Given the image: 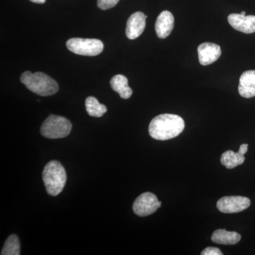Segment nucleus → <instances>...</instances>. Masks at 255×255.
<instances>
[{
  "instance_id": "obj_1",
  "label": "nucleus",
  "mask_w": 255,
  "mask_h": 255,
  "mask_svg": "<svg viewBox=\"0 0 255 255\" xmlns=\"http://www.w3.org/2000/svg\"><path fill=\"white\" fill-rule=\"evenodd\" d=\"M185 123L175 114H160L151 121L149 134L157 140H167L177 137L184 130Z\"/></svg>"
},
{
  "instance_id": "obj_2",
  "label": "nucleus",
  "mask_w": 255,
  "mask_h": 255,
  "mask_svg": "<svg viewBox=\"0 0 255 255\" xmlns=\"http://www.w3.org/2000/svg\"><path fill=\"white\" fill-rule=\"evenodd\" d=\"M20 80L30 91L42 97L55 95L59 90L58 83L46 74L40 72L35 73L24 72Z\"/></svg>"
},
{
  "instance_id": "obj_3",
  "label": "nucleus",
  "mask_w": 255,
  "mask_h": 255,
  "mask_svg": "<svg viewBox=\"0 0 255 255\" xmlns=\"http://www.w3.org/2000/svg\"><path fill=\"white\" fill-rule=\"evenodd\" d=\"M43 181L48 194H60L67 182L66 172L61 163L55 160L48 162L43 171Z\"/></svg>"
},
{
  "instance_id": "obj_4",
  "label": "nucleus",
  "mask_w": 255,
  "mask_h": 255,
  "mask_svg": "<svg viewBox=\"0 0 255 255\" xmlns=\"http://www.w3.org/2000/svg\"><path fill=\"white\" fill-rule=\"evenodd\" d=\"M71 130L72 124L68 119L60 116L50 115L42 124L41 133L47 138H63L68 136Z\"/></svg>"
},
{
  "instance_id": "obj_5",
  "label": "nucleus",
  "mask_w": 255,
  "mask_h": 255,
  "mask_svg": "<svg viewBox=\"0 0 255 255\" xmlns=\"http://www.w3.org/2000/svg\"><path fill=\"white\" fill-rule=\"evenodd\" d=\"M66 46L72 53L85 56H96L104 50V43L95 38H70Z\"/></svg>"
},
{
  "instance_id": "obj_6",
  "label": "nucleus",
  "mask_w": 255,
  "mask_h": 255,
  "mask_svg": "<svg viewBox=\"0 0 255 255\" xmlns=\"http://www.w3.org/2000/svg\"><path fill=\"white\" fill-rule=\"evenodd\" d=\"M162 202L158 201L157 196L150 192H145L138 196L134 201L132 210L137 216L140 217L154 214L161 207Z\"/></svg>"
},
{
  "instance_id": "obj_7",
  "label": "nucleus",
  "mask_w": 255,
  "mask_h": 255,
  "mask_svg": "<svg viewBox=\"0 0 255 255\" xmlns=\"http://www.w3.org/2000/svg\"><path fill=\"white\" fill-rule=\"evenodd\" d=\"M251 206L248 198L241 196H225L217 202V209L224 214H236L241 212Z\"/></svg>"
},
{
  "instance_id": "obj_8",
  "label": "nucleus",
  "mask_w": 255,
  "mask_h": 255,
  "mask_svg": "<svg viewBox=\"0 0 255 255\" xmlns=\"http://www.w3.org/2000/svg\"><path fill=\"white\" fill-rule=\"evenodd\" d=\"M146 18H147V16H145L141 11L133 13L128 18L126 29L128 38L134 40L142 34L145 28Z\"/></svg>"
},
{
  "instance_id": "obj_9",
  "label": "nucleus",
  "mask_w": 255,
  "mask_h": 255,
  "mask_svg": "<svg viewBox=\"0 0 255 255\" xmlns=\"http://www.w3.org/2000/svg\"><path fill=\"white\" fill-rule=\"evenodd\" d=\"M228 22L234 29L244 33H253L255 32V16L231 14L228 16Z\"/></svg>"
},
{
  "instance_id": "obj_10",
  "label": "nucleus",
  "mask_w": 255,
  "mask_h": 255,
  "mask_svg": "<svg viewBox=\"0 0 255 255\" xmlns=\"http://www.w3.org/2000/svg\"><path fill=\"white\" fill-rule=\"evenodd\" d=\"M198 55L201 65H209L219 59L221 55V47L216 43H204L198 47Z\"/></svg>"
},
{
  "instance_id": "obj_11",
  "label": "nucleus",
  "mask_w": 255,
  "mask_h": 255,
  "mask_svg": "<svg viewBox=\"0 0 255 255\" xmlns=\"http://www.w3.org/2000/svg\"><path fill=\"white\" fill-rule=\"evenodd\" d=\"M248 144H242L238 152L227 150L223 152L221 157V162L227 169H233L241 165L245 162V154L248 152Z\"/></svg>"
},
{
  "instance_id": "obj_12",
  "label": "nucleus",
  "mask_w": 255,
  "mask_h": 255,
  "mask_svg": "<svg viewBox=\"0 0 255 255\" xmlns=\"http://www.w3.org/2000/svg\"><path fill=\"white\" fill-rule=\"evenodd\" d=\"M174 18L169 11H163L159 14L155 23V31L159 38H167L173 30Z\"/></svg>"
},
{
  "instance_id": "obj_13",
  "label": "nucleus",
  "mask_w": 255,
  "mask_h": 255,
  "mask_svg": "<svg viewBox=\"0 0 255 255\" xmlns=\"http://www.w3.org/2000/svg\"><path fill=\"white\" fill-rule=\"evenodd\" d=\"M238 92L244 98L255 97V70H248L242 74Z\"/></svg>"
},
{
  "instance_id": "obj_14",
  "label": "nucleus",
  "mask_w": 255,
  "mask_h": 255,
  "mask_svg": "<svg viewBox=\"0 0 255 255\" xmlns=\"http://www.w3.org/2000/svg\"><path fill=\"white\" fill-rule=\"evenodd\" d=\"M241 240V236L236 232H228L226 230H216L212 236L211 241L216 244L233 246L239 243Z\"/></svg>"
},
{
  "instance_id": "obj_15",
  "label": "nucleus",
  "mask_w": 255,
  "mask_h": 255,
  "mask_svg": "<svg viewBox=\"0 0 255 255\" xmlns=\"http://www.w3.org/2000/svg\"><path fill=\"white\" fill-rule=\"evenodd\" d=\"M111 87L124 100L130 98L132 94V89L128 86V80L123 75H117L110 81Z\"/></svg>"
},
{
  "instance_id": "obj_16",
  "label": "nucleus",
  "mask_w": 255,
  "mask_h": 255,
  "mask_svg": "<svg viewBox=\"0 0 255 255\" xmlns=\"http://www.w3.org/2000/svg\"><path fill=\"white\" fill-rule=\"evenodd\" d=\"M85 107L89 115L93 117H102L107 112V107L100 104L94 97H87Z\"/></svg>"
},
{
  "instance_id": "obj_17",
  "label": "nucleus",
  "mask_w": 255,
  "mask_h": 255,
  "mask_svg": "<svg viewBox=\"0 0 255 255\" xmlns=\"http://www.w3.org/2000/svg\"><path fill=\"white\" fill-rule=\"evenodd\" d=\"M20 243L19 240L16 235H11L5 242L1 255H19Z\"/></svg>"
},
{
  "instance_id": "obj_18",
  "label": "nucleus",
  "mask_w": 255,
  "mask_h": 255,
  "mask_svg": "<svg viewBox=\"0 0 255 255\" xmlns=\"http://www.w3.org/2000/svg\"><path fill=\"white\" fill-rule=\"evenodd\" d=\"M120 0H97L98 7L102 10L110 9L118 4Z\"/></svg>"
},
{
  "instance_id": "obj_19",
  "label": "nucleus",
  "mask_w": 255,
  "mask_h": 255,
  "mask_svg": "<svg viewBox=\"0 0 255 255\" xmlns=\"http://www.w3.org/2000/svg\"><path fill=\"white\" fill-rule=\"evenodd\" d=\"M201 254V255H222L223 253H221V250H219V248L209 247V248L204 249Z\"/></svg>"
},
{
  "instance_id": "obj_20",
  "label": "nucleus",
  "mask_w": 255,
  "mask_h": 255,
  "mask_svg": "<svg viewBox=\"0 0 255 255\" xmlns=\"http://www.w3.org/2000/svg\"><path fill=\"white\" fill-rule=\"evenodd\" d=\"M33 3H37V4H43L46 2V0H30Z\"/></svg>"
},
{
  "instance_id": "obj_21",
  "label": "nucleus",
  "mask_w": 255,
  "mask_h": 255,
  "mask_svg": "<svg viewBox=\"0 0 255 255\" xmlns=\"http://www.w3.org/2000/svg\"><path fill=\"white\" fill-rule=\"evenodd\" d=\"M241 14H242V15H246V11H242V12H241Z\"/></svg>"
}]
</instances>
